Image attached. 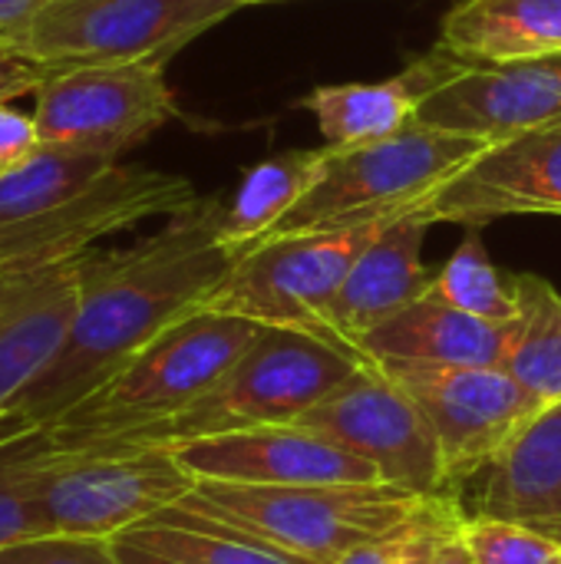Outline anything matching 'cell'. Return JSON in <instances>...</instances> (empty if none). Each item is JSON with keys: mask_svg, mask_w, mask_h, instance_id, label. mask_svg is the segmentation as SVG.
<instances>
[{"mask_svg": "<svg viewBox=\"0 0 561 564\" xmlns=\"http://www.w3.org/2000/svg\"><path fill=\"white\" fill-rule=\"evenodd\" d=\"M222 215L225 202L202 195L129 248L83 251L69 334L13 413L33 426H53L165 327L198 311L241 258L222 238Z\"/></svg>", "mask_w": 561, "mask_h": 564, "instance_id": "6da1fadb", "label": "cell"}, {"mask_svg": "<svg viewBox=\"0 0 561 564\" xmlns=\"http://www.w3.org/2000/svg\"><path fill=\"white\" fill-rule=\"evenodd\" d=\"M360 367V354L324 337L291 327H265L258 340L241 354V360L182 413L83 449H172L208 436L294 423L344 380H350Z\"/></svg>", "mask_w": 561, "mask_h": 564, "instance_id": "7a4b0ae2", "label": "cell"}, {"mask_svg": "<svg viewBox=\"0 0 561 564\" xmlns=\"http://www.w3.org/2000/svg\"><path fill=\"white\" fill-rule=\"evenodd\" d=\"M261 330L248 317L192 311L46 426L56 449H83L182 413L241 360Z\"/></svg>", "mask_w": 561, "mask_h": 564, "instance_id": "3957f363", "label": "cell"}, {"mask_svg": "<svg viewBox=\"0 0 561 564\" xmlns=\"http://www.w3.org/2000/svg\"><path fill=\"white\" fill-rule=\"evenodd\" d=\"M433 499L390 482L238 486L202 479L179 506L215 516L291 562L334 564L350 549L410 525Z\"/></svg>", "mask_w": 561, "mask_h": 564, "instance_id": "277c9868", "label": "cell"}, {"mask_svg": "<svg viewBox=\"0 0 561 564\" xmlns=\"http://www.w3.org/2000/svg\"><path fill=\"white\" fill-rule=\"evenodd\" d=\"M489 145V139L417 119L390 139L360 149H331L314 188L268 231V238L331 231L420 212L430 195L456 178Z\"/></svg>", "mask_w": 561, "mask_h": 564, "instance_id": "5b68a950", "label": "cell"}, {"mask_svg": "<svg viewBox=\"0 0 561 564\" xmlns=\"http://www.w3.org/2000/svg\"><path fill=\"white\" fill-rule=\"evenodd\" d=\"M195 476L172 449H46L30 479L36 535L116 539L182 502Z\"/></svg>", "mask_w": 561, "mask_h": 564, "instance_id": "8992f818", "label": "cell"}, {"mask_svg": "<svg viewBox=\"0 0 561 564\" xmlns=\"http://www.w3.org/2000/svg\"><path fill=\"white\" fill-rule=\"evenodd\" d=\"M397 218L403 215L344 225L331 231L268 238L235 261L228 278L205 297L202 307L248 317L261 327L304 330L337 344L327 327L331 301L337 297L360 251Z\"/></svg>", "mask_w": 561, "mask_h": 564, "instance_id": "52a82bcc", "label": "cell"}, {"mask_svg": "<svg viewBox=\"0 0 561 564\" xmlns=\"http://www.w3.org/2000/svg\"><path fill=\"white\" fill-rule=\"evenodd\" d=\"M238 10L235 0H43L10 43L46 66L165 59Z\"/></svg>", "mask_w": 561, "mask_h": 564, "instance_id": "ba28073f", "label": "cell"}, {"mask_svg": "<svg viewBox=\"0 0 561 564\" xmlns=\"http://www.w3.org/2000/svg\"><path fill=\"white\" fill-rule=\"evenodd\" d=\"M179 116L165 59L50 69L33 89L40 142L119 159Z\"/></svg>", "mask_w": 561, "mask_h": 564, "instance_id": "9c48e42d", "label": "cell"}, {"mask_svg": "<svg viewBox=\"0 0 561 564\" xmlns=\"http://www.w3.org/2000/svg\"><path fill=\"white\" fill-rule=\"evenodd\" d=\"M427 413L440 443L443 492L486 473L546 410L503 367H377Z\"/></svg>", "mask_w": 561, "mask_h": 564, "instance_id": "30bf717a", "label": "cell"}, {"mask_svg": "<svg viewBox=\"0 0 561 564\" xmlns=\"http://www.w3.org/2000/svg\"><path fill=\"white\" fill-rule=\"evenodd\" d=\"M198 198L202 195L182 175L116 162L50 212L0 228V268L73 261L89 251L96 238H109L149 218H172Z\"/></svg>", "mask_w": 561, "mask_h": 564, "instance_id": "8fae6325", "label": "cell"}, {"mask_svg": "<svg viewBox=\"0 0 561 564\" xmlns=\"http://www.w3.org/2000/svg\"><path fill=\"white\" fill-rule=\"evenodd\" d=\"M294 423L374 463L390 486L417 496H446L433 423L420 403L374 364H364Z\"/></svg>", "mask_w": 561, "mask_h": 564, "instance_id": "7c38bea8", "label": "cell"}, {"mask_svg": "<svg viewBox=\"0 0 561 564\" xmlns=\"http://www.w3.org/2000/svg\"><path fill=\"white\" fill-rule=\"evenodd\" d=\"M433 225L561 218V119L493 142L420 208Z\"/></svg>", "mask_w": 561, "mask_h": 564, "instance_id": "4fadbf2b", "label": "cell"}, {"mask_svg": "<svg viewBox=\"0 0 561 564\" xmlns=\"http://www.w3.org/2000/svg\"><path fill=\"white\" fill-rule=\"evenodd\" d=\"M172 456L195 482L238 486H344L384 482L377 466L347 453L321 433L298 423H274L225 436L172 446Z\"/></svg>", "mask_w": 561, "mask_h": 564, "instance_id": "5bb4252c", "label": "cell"}, {"mask_svg": "<svg viewBox=\"0 0 561 564\" xmlns=\"http://www.w3.org/2000/svg\"><path fill=\"white\" fill-rule=\"evenodd\" d=\"M417 119L489 142L555 122L561 119V53L496 66L470 63L423 99Z\"/></svg>", "mask_w": 561, "mask_h": 564, "instance_id": "9a60e30c", "label": "cell"}, {"mask_svg": "<svg viewBox=\"0 0 561 564\" xmlns=\"http://www.w3.org/2000/svg\"><path fill=\"white\" fill-rule=\"evenodd\" d=\"M76 301V258L43 268H0V416L60 354Z\"/></svg>", "mask_w": 561, "mask_h": 564, "instance_id": "2e32d148", "label": "cell"}, {"mask_svg": "<svg viewBox=\"0 0 561 564\" xmlns=\"http://www.w3.org/2000/svg\"><path fill=\"white\" fill-rule=\"evenodd\" d=\"M470 63L436 46L413 59L403 73L380 83H331L301 99L324 135L327 149H360L403 132L417 122V109L430 93L460 76Z\"/></svg>", "mask_w": 561, "mask_h": 564, "instance_id": "e0dca14e", "label": "cell"}, {"mask_svg": "<svg viewBox=\"0 0 561 564\" xmlns=\"http://www.w3.org/2000/svg\"><path fill=\"white\" fill-rule=\"evenodd\" d=\"M509 340L513 321L493 324L473 317L427 291L367 330L354 350L374 367H503Z\"/></svg>", "mask_w": 561, "mask_h": 564, "instance_id": "ac0fdd59", "label": "cell"}, {"mask_svg": "<svg viewBox=\"0 0 561 564\" xmlns=\"http://www.w3.org/2000/svg\"><path fill=\"white\" fill-rule=\"evenodd\" d=\"M430 225L433 221L423 212H410L390 221L360 251L327 311V327L337 344L354 350L367 330L430 291L433 274L423 264V241Z\"/></svg>", "mask_w": 561, "mask_h": 564, "instance_id": "d6986e66", "label": "cell"}, {"mask_svg": "<svg viewBox=\"0 0 561 564\" xmlns=\"http://www.w3.org/2000/svg\"><path fill=\"white\" fill-rule=\"evenodd\" d=\"M549 529L561 519V400L546 406L486 469L479 512Z\"/></svg>", "mask_w": 561, "mask_h": 564, "instance_id": "ffe728a7", "label": "cell"}, {"mask_svg": "<svg viewBox=\"0 0 561 564\" xmlns=\"http://www.w3.org/2000/svg\"><path fill=\"white\" fill-rule=\"evenodd\" d=\"M473 66L561 53V0H463L443 17L440 43Z\"/></svg>", "mask_w": 561, "mask_h": 564, "instance_id": "44dd1931", "label": "cell"}, {"mask_svg": "<svg viewBox=\"0 0 561 564\" xmlns=\"http://www.w3.org/2000/svg\"><path fill=\"white\" fill-rule=\"evenodd\" d=\"M331 149H298L251 165L222 215V238L238 254L251 251L268 231L314 188Z\"/></svg>", "mask_w": 561, "mask_h": 564, "instance_id": "7402d4cb", "label": "cell"}, {"mask_svg": "<svg viewBox=\"0 0 561 564\" xmlns=\"http://www.w3.org/2000/svg\"><path fill=\"white\" fill-rule=\"evenodd\" d=\"M519 317L503 370L542 406L561 400V294L539 274H513Z\"/></svg>", "mask_w": 561, "mask_h": 564, "instance_id": "603a6c76", "label": "cell"}, {"mask_svg": "<svg viewBox=\"0 0 561 564\" xmlns=\"http://www.w3.org/2000/svg\"><path fill=\"white\" fill-rule=\"evenodd\" d=\"M122 535L152 552L192 564H298L268 549L255 535L179 502Z\"/></svg>", "mask_w": 561, "mask_h": 564, "instance_id": "cb8c5ba5", "label": "cell"}, {"mask_svg": "<svg viewBox=\"0 0 561 564\" xmlns=\"http://www.w3.org/2000/svg\"><path fill=\"white\" fill-rule=\"evenodd\" d=\"M119 159L73 149V145H56V142H40L26 162H20L13 172L0 178V228L20 225L33 215L50 212L83 185H89L96 175H103L109 165Z\"/></svg>", "mask_w": 561, "mask_h": 564, "instance_id": "d4e9b609", "label": "cell"}, {"mask_svg": "<svg viewBox=\"0 0 561 564\" xmlns=\"http://www.w3.org/2000/svg\"><path fill=\"white\" fill-rule=\"evenodd\" d=\"M479 231L483 228L466 231L463 245L450 254L443 271L433 274L430 294H436L440 301H446L473 317H483L493 324H509L519 317L513 274H503L493 264Z\"/></svg>", "mask_w": 561, "mask_h": 564, "instance_id": "484cf974", "label": "cell"}, {"mask_svg": "<svg viewBox=\"0 0 561 564\" xmlns=\"http://www.w3.org/2000/svg\"><path fill=\"white\" fill-rule=\"evenodd\" d=\"M460 529L473 564H561V542L542 529L489 516H463Z\"/></svg>", "mask_w": 561, "mask_h": 564, "instance_id": "4316f807", "label": "cell"}, {"mask_svg": "<svg viewBox=\"0 0 561 564\" xmlns=\"http://www.w3.org/2000/svg\"><path fill=\"white\" fill-rule=\"evenodd\" d=\"M53 449V436L46 426H33L0 456V549L20 539H33V506H30V479L36 459Z\"/></svg>", "mask_w": 561, "mask_h": 564, "instance_id": "83f0119b", "label": "cell"}, {"mask_svg": "<svg viewBox=\"0 0 561 564\" xmlns=\"http://www.w3.org/2000/svg\"><path fill=\"white\" fill-rule=\"evenodd\" d=\"M0 564H119L112 539L33 535L0 549Z\"/></svg>", "mask_w": 561, "mask_h": 564, "instance_id": "f1b7e54d", "label": "cell"}, {"mask_svg": "<svg viewBox=\"0 0 561 564\" xmlns=\"http://www.w3.org/2000/svg\"><path fill=\"white\" fill-rule=\"evenodd\" d=\"M463 512L450 496H440L430 519L423 522L417 552L410 564H473V555L463 542Z\"/></svg>", "mask_w": 561, "mask_h": 564, "instance_id": "f546056e", "label": "cell"}, {"mask_svg": "<svg viewBox=\"0 0 561 564\" xmlns=\"http://www.w3.org/2000/svg\"><path fill=\"white\" fill-rule=\"evenodd\" d=\"M436 499L410 525H403V529H397V532H390L384 539H374V542H364V545L350 549L347 555H341L334 564H410L413 562V552H417V542H420V532H423V522L430 519Z\"/></svg>", "mask_w": 561, "mask_h": 564, "instance_id": "4dcf8cb0", "label": "cell"}, {"mask_svg": "<svg viewBox=\"0 0 561 564\" xmlns=\"http://www.w3.org/2000/svg\"><path fill=\"white\" fill-rule=\"evenodd\" d=\"M40 145L33 112H20L10 99H0V178L13 172Z\"/></svg>", "mask_w": 561, "mask_h": 564, "instance_id": "1f68e13d", "label": "cell"}, {"mask_svg": "<svg viewBox=\"0 0 561 564\" xmlns=\"http://www.w3.org/2000/svg\"><path fill=\"white\" fill-rule=\"evenodd\" d=\"M50 76L46 66L20 56L17 50H10L7 43H0V99H17V96H26L33 93L43 79Z\"/></svg>", "mask_w": 561, "mask_h": 564, "instance_id": "d6a6232c", "label": "cell"}, {"mask_svg": "<svg viewBox=\"0 0 561 564\" xmlns=\"http://www.w3.org/2000/svg\"><path fill=\"white\" fill-rule=\"evenodd\" d=\"M40 7L43 0H0V43L10 46Z\"/></svg>", "mask_w": 561, "mask_h": 564, "instance_id": "836d02e7", "label": "cell"}, {"mask_svg": "<svg viewBox=\"0 0 561 564\" xmlns=\"http://www.w3.org/2000/svg\"><path fill=\"white\" fill-rule=\"evenodd\" d=\"M112 552H116L119 564H192L182 562V558H172V555H162V552H152V549L139 545V542H132L126 535L112 539Z\"/></svg>", "mask_w": 561, "mask_h": 564, "instance_id": "e575fe53", "label": "cell"}, {"mask_svg": "<svg viewBox=\"0 0 561 564\" xmlns=\"http://www.w3.org/2000/svg\"><path fill=\"white\" fill-rule=\"evenodd\" d=\"M542 532H546V535H552L555 542H561V519H559V522H552L549 529H542Z\"/></svg>", "mask_w": 561, "mask_h": 564, "instance_id": "d590c367", "label": "cell"}, {"mask_svg": "<svg viewBox=\"0 0 561 564\" xmlns=\"http://www.w3.org/2000/svg\"><path fill=\"white\" fill-rule=\"evenodd\" d=\"M238 7H251V3H268V0H235Z\"/></svg>", "mask_w": 561, "mask_h": 564, "instance_id": "8d00e7d4", "label": "cell"}]
</instances>
